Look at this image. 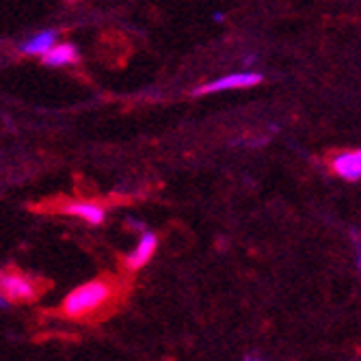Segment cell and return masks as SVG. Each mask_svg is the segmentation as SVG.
Masks as SVG:
<instances>
[{
  "label": "cell",
  "mask_w": 361,
  "mask_h": 361,
  "mask_svg": "<svg viewBox=\"0 0 361 361\" xmlns=\"http://www.w3.org/2000/svg\"><path fill=\"white\" fill-rule=\"evenodd\" d=\"M110 294H112V288L108 281L93 279L89 283H85V286L76 288L72 294H67L61 310L67 318H85L87 314L102 308L110 299Z\"/></svg>",
  "instance_id": "1"
},
{
  "label": "cell",
  "mask_w": 361,
  "mask_h": 361,
  "mask_svg": "<svg viewBox=\"0 0 361 361\" xmlns=\"http://www.w3.org/2000/svg\"><path fill=\"white\" fill-rule=\"evenodd\" d=\"M0 288H3V301H0V305L7 308L9 301L13 303H31L37 299V292L33 288V283L17 275V273H5L0 277Z\"/></svg>",
  "instance_id": "2"
},
{
  "label": "cell",
  "mask_w": 361,
  "mask_h": 361,
  "mask_svg": "<svg viewBox=\"0 0 361 361\" xmlns=\"http://www.w3.org/2000/svg\"><path fill=\"white\" fill-rule=\"evenodd\" d=\"M262 83V74L258 72H240V74H230L225 78H219L215 83H208L199 89H195V96H201V93H215V91H225V89H236V87H253Z\"/></svg>",
  "instance_id": "3"
},
{
  "label": "cell",
  "mask_w": 361,
  "mask_h": 361,
  "mask_svg": "<svg viewBox=\"0 0 361 361\" xmlns=\"http://www.w3.org/2000/svg\"><path fill=\"white\" fill-rule=\"evenodd\" d=\"M156 246H158V238L154 232H143V238L139 242V246L126 258V269L130 271H139L143 266L151 260V255L156 253Z\"/></svg>",
  "instance_id": "4"
},
{
  "label": "cell",
  "mask_w": 361,
  "mask_h": 361,
  "mask_svg": "<svg viewBox=\"0 0 361 361\" xmlns=\"http://www.w3.org/2000/svg\"><path fill=\"white\" fill-rule=\"evenodd\" d=\"M333 171L349 182L361 180V149L355 151H342L333 158Z\"/></svg>",
  "instance_id": "5"
},
{
  "label": "cell",
  "mask_w": 361,
  "mask_h": 361,
  "mask_svg": "<svg viewBox=\"0 0 361 361\" xmlns=\"http://www.w3.org/2000/svg\"><path fill=\"white\" fill-rule=\"evenodd\" d=\"M61 212L63 215H69V217L85 219L91 225H102L104 219H106V210H104V208L98 205V203H89V201H72V203H65Z\"/></svg>",
  "instance_id": "6"
},
{
  "label": "cell",
  "mask_w": 361,
  "mask_h": 361,
  "mask_svg": "<svg viewBox=\"0 0 361 361\" xmlns=\"http://www.w3.org/2000/svg\"><path fill=\"white\" fill-rule=\"evenodd\" d=\"M81 54L78 48L74 44H59V46H52L48 52L42 54V61L44 65L50 67H61V65H69V63H78Z\"/></svg>",
  "instance_id": "7"
},
{
  "label": "cell",
  "mask_w": 361,
  "mask_h": 361,
  "mask_svg": "<svg viewBox=\"0 0 361 361\" xmlns=\"http://www.w3.org/2000/svg\"><path fill=\"white\" fill-rule=\"evenodd\" d=\"M59 37V33L56 31H42V33H37L33 35L31 40H26L24 44H20V52L22 54H44L48 52L52 46H54V40Z\"/></svg>",
  "instance_id": "8"
},
{
  "label": "cell",
  "mask_w": 361,
  "mask_h": 361,
  "mask_svg": "<svg viewBox=\"0 0 361 361\" xmlns=\"http://www.w3.org/2000/svg\"><path fill=\"white\" fill-rule=\"evenodd\" d=\"M126 225H128V227H135L137 232H147L145 223H141V221H135V219H128V221H126Z\"/></svg>",
  "instance_id": "9"
},
{
  "label": "cell",
  "mask_w": 361,
  "mask_h": 361,
  "mask_svg": "<svg viewBox=\"0 0 361 361\" xmlns=\"http://www.w3.org/2000/svg\"><path fill=\"white\" fill-rule=\"evenodd\" d=\"M353 240L357 242V266L361 269V240L357 238V234H355V232H353Z\"/></svg>",
  "instance_id": "10"
}]
</instances>
